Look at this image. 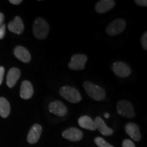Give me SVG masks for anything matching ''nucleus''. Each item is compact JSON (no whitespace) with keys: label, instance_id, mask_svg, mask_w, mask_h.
Returning <instances> with one entry per match:
<instances>
[{"label":"nucleus","instance_id":"obj_1","mask_svg":"<svg viewBox=\"0 0 147 147\" xmlns=\"http://www.w3.org/2000/svg\"><path fill=\"white\" fill-rule=\"evenodd\" d=\"M83 87L87 94L94 100L102 101L105 98L106 92L100 86H97L90 82H84Z\"/></svg>","mask_w":147,"mask_h":147},{"label":"nucleus","instance_id":"obj_26","mask_svg":"<svg viewBox=\"0 0 147 147\" xmlns=\"http://www.w3.org/2000/svg\"><path fill=\"white\" fill-rule=\"evenodd\" d=\"M9 2L12 3V4L18 5V4H20V3H22V1L21 0H10V1H9Z\"/></svg>","mask_w":147,"mask_h":147},{"label":"nucleus","instance_id":"obj_6","mask_svg":"<svg viewBox=\"0 0 147 147\" xmlns=\"http://www.w3.org/2000/svg\"><path fill=\"white\" fill-rule=\"evenodd\" d=\"M87 61V57L85 55H74L71 57V61L68 63V67L73 70H82L85 67V63Z\"/></svg>","mask_w":147,"mask_h":147},{"label":"nucleus","instance_id":"obj_21","mask_svg":"<svg viewBox=\"0 0 147 147\" xmlns=\"http://www.w3.org/2000/svg\"><path fill=\"white\" fill-rule=\"evenodd\" d=\"M141 43H142V48L144 50H147V33L145 32L141 38Z\"/></svg>","mask_w":147,"mask_h":147},{"label":"nucleus","instance_id":"obj_20","mask_svg":"<svg viewBox=\"0 0 147 147\" xmlns=\"http://www.w3.org/2000/svg\"><path fill=\"white\" fill-rule=\"evenodd\" d=\"M95 143L98 147H114L106 142L105 140L100 137H97L95 139Z\"/></svg>","mask_w":147,"mask_h":147},{"label":"nucleus","instance_id":"obj_8","mask_svg":"<svg viewBox=\"0 0 147 147\" xmlns=\"http://www.w3.org/2000/svg\"><path fill=\"white\" fill-rule=\"evenodd\" d=\"M62 136L64 138L69 140L72 142H77L80 140L83 136V134L80 129L76 127H71L67 129L62 133Z\"/></svg>","mask_w":147,"mask_h":147},{"label":"nucleus","instance_id":"obj_22","mask_svg":"<svg viewBox=\"0 0 147 147\" xmlns=\"http://www.w3.org/2000/svg\"><path fill=\"white\" fill-rule=\"evenodd\" d=\"M122 147H136L135 144H134V142H132L130 140L126 139L123 142Z\"/></svg>","mask_w":147,"mask_h":147},{"label":"nucleus","instance_id":"obj_27","mask_svg":"<svg viewBox=\"0 0 147 147\" xmlns=\"http://www.w3.org/2000/svg\"><path fill=\"white\" fill-rule=\"evenodd\" d=\"M3 20H4V15L0 12V26H1L3 25Z\"/></svg>","mask_w":147,"mask_h":147},{"label":"nucleus","instance_id":"obj_16","mask_svg":"<svg viewBox=\"0 0 147 147\" xmlns=\"http://www.w3.org/2000/svg\"><path fill=\"white\" fill-rule=\"evenodd\" d=\"M8 29L14 34H21L24 31V25L21 18L19 16H16L13 21L9 23Z\"/></svg>","mask_w":147,"mask_h":147},{"label":"nucleus","instance_id":"obj_19","mask_svg":"<svg viewBox=\"0 0 147 147\" xmlns=\"http://www.w3.org/2000/svg\"><path fill=\"white\" fill-rule=\"evenodd\" d=\"M10 113V106L8 101L4 97H0V116L3 118H6Z\"/></svg>","mask_w":147,"mask_h":147},{"label":"nucleus","instance_id":"obj_12","mask_svg":"<svg viewBox=\"0 0 147 147\" xmlns=\"http://www.w3.org/2000/svg\"><path fill=\"white\" fill-rule=\"evenodd\" d=\"M21 76V71L16 67H12L9 70L7 75L6 83L8 87L12 88L15 85Z\"/></svg>","mask_w":147,"mask_h":147},{"label":"nucleus","instance_id":"obj_24","mask_svg":"<svg viewBox=\"0 0 147 147\" xmlns=\"http://www.w3.org/2000/svg\"><path fill=\"white\" fill-rule=\"evenodd\" d=\"M135 3L140 6H145L147 5V1L146 0H136Z\"/></svg>","mask_w":147,"mask_h":147},{"label":"nucleus","instance_id":"obj_28","mask_svg":"<svg viewBox=\"0 0 147 147\" xmlns=\"http://www.w3.org/2000/svg\"><path fill=\"white\" fill-rule=\"evenodd\" d=\"M104 117H105V118L108 119L110 117V115L108 113H105L104 114Z\"/></svg>","mask_w":147,"mask_h":147},{"label":"nucleus","instance_id":"obj_23","mask_svg":"<svg viewBox=\"0 0 147 147\" xmlns=\"http://www.w3.org/2000/svg\"><path fill=\"white\" fill-rule=\"evenodd\" d=\"M5 34V25H3L0 26V40L4 38Z\"/></svg>","mask_w":147,"mask_h":147},{"label":"nucleus","instance_id":"obj_14","mask_svg":"<svg viewBox=\"0 0 147 147\" xmlns=\"http://www.w3.org/2000/svg\"><path fill=\"white\" fill-rule=\"evenodd\" d=\"M33 94H34V88L32 83L28 80H24L21 84V91H20L21 98L24 100H28L32 97Z\"/></svg>","mask_w":147,"mask_h":147},{"label":"nucleus","instance_id":"obj_5","mask_svg":"<svg viewBox=\"0 0 147 147\" xmlns=\"http://www.w3.org/2000/svg\"><path fill=\"white\" fill-rule=\"evenodd\" d=\"M125 27V21L123 19L118 18L113 21L106 27V32L110 36H115L123 32Z\"/></svg>","mask_w":147,"mask_h":147},{"label":"nucleus","instance_id":"obj_25","mask_svg":"<svg viewBox=\"0 0 147 147\" xmlns=\"http://www.w3.org/2000/svg\"><path fill=\"white\" fill-rule=\"evenodd\" d=\"M5 69L3 67H0V85L3 82V75H4Z\"/></svg>","mask_w":147,"mask_h":147},{"label":"nucleus","instance_id":"obj_17","mask_svg":"<svg viewBox=\"0 0 147 147\" xmlns=\"http://www.w3.org/2000/svg\"><path fill=\"white\" fill-rule=\"evenodd\" d=\"M78 122L79 125L82 128L87 129L91 130V131H94L96 129L95 121L89 116H82L81 117L79 118Z\"/></svg>","mask_w":147,"mask_h":147},{"label":"nucleus","instance_id":"obj_15","mask_svg":"<svg viewBox=\"0 0 147 147\" xmlns=\"http://www.w3.org/2000/svg\"><path fill=\"white\" fill-rule=\"evenodd\" d=\"M14 54L18 59H19L24 63H28L31 60L30 53L21 46H18L15 48L14 51Z\"/></svg>","mask_w":147,"mask_h":147},{"label":"nucleus","instance_id":"obj_7","mask_svg":"<svg viewBox=\"0 0 147 147\" xmlns=\"http://www.w3.org/2000/svg\"><path fill=\"white\" fill-rule=\"evenodd\" d=\"M112 69L116 75L121 78H125L129 76L131 71V69L126 63L120 61L114 63Z\"/></svg>","mask_w":147,"mask_h":147},{"label":"nucleus","instance_id":"obj_18","mask_svg":"<svg viewBox=\"0 0 147 147\" xmlns=\"http://www.w3.org/2000/svg\"><path fill=\"white\" fill-rule=\"evenodd\" d=\"M95 123L96 125V129L99 130L102 135L104 136H110L113 134V130L111 128L108 127L106 126V125L104 120L100 117H97L95 119Z\"/></svg>","mask_w":147,"mask_h":147},{"label":"nucleus","instance_id":"obj_13","mask_svg":"<svg viewBox=\"0 0 147 147\" xmlns=\"http://www.w3.org/2000/svg\"><path fill=\"white\" fill-rule=\"evenodd\" d=\"M115 2L113 0H101L95 5V10L97 13L103 14L113 9Z\"/></svg>","mask_w":147,"mask_h":147},{"label":"nucleus","instance_id":"obj_3","mask_svg":"<svg viewBox=\"0 0 147 147\" xmlns=\"http://www.w3.org/2000/svg\"><path fill=\"white\" fill-rule=\"evenodd\" d=\"M59 93L63 98L71 103H78L81 100V95L78 90L69 86L61 88Z\"/></svg>","mask_w":147,"mask_h":147},{"label":"nucleus","instance_id":"obj_2","mask_svg":"<svg viewBox=\"0 0 147 147\" xmlns=\"http://www.w3.org/2000/svg\"><path fill=\"white\" fill-rule=\"evenodd\" d=\"M49 32V26L47 22L42 18H38L34 23L33 32L36 38L40 40L45 39Z\"/></svg>","mask_w":147,"mask_h":147},{"label":"nucleus","instance_id":"obj_11","mask_svg":"<svg viewBox=\"0 0 147 147\" xmlns=\"http://www.w3.org/2000/svg\"><path fill=\"white\" fill-rule=\"evenodd\" d=\"M126 133L136 142H138L141 140V134L140 132L139 127L134 123H129L125 126Z\"/></svg>","mask_w":147,"mask_h":147},{"label":"nucleus","instance_id":"obj_10","mask_svg":"<svg viewBox=\"0 0 147 147\" xmlns=\"http://www.w3.org/2000/svg\"><path fill=\"white\" fill-rule=\"evenodd\" d=\"M42 131V126L39 124H35L29 130L27 136V141L29 144H34L38 142Z\"/></svg>","mask_w":147,"mask_h":147},{"label":"nucleus","instance_id":"obj_9","mask_svg":"<svg viewBox=\"0 0 147 147\" xmlns=\"http://www.w3.org/2000/svg\"><path fill=\"white\" fill-rule=\"evenodd\" d=\"M49 109L50 113L59 117H63L67 113L66 106L60 101H55L51 102L49 106Z\"/></svg>","mask_w":147,"mask_h":147},{"label":"nucleus","instance_id":"obj_4","mask_svg":"<svg viewBox=\"0 0 147 147\" xmlns=\"http://www.w3.org/2000/svg\"><path fill=\"white\" fill-rule=\"evenodd\" d=\"M117 113L125 118H133L135 117L134 106L129 101H119L117 106Z\"/></svg>","mask_w":147,"mask_h":147}]
</instances>
